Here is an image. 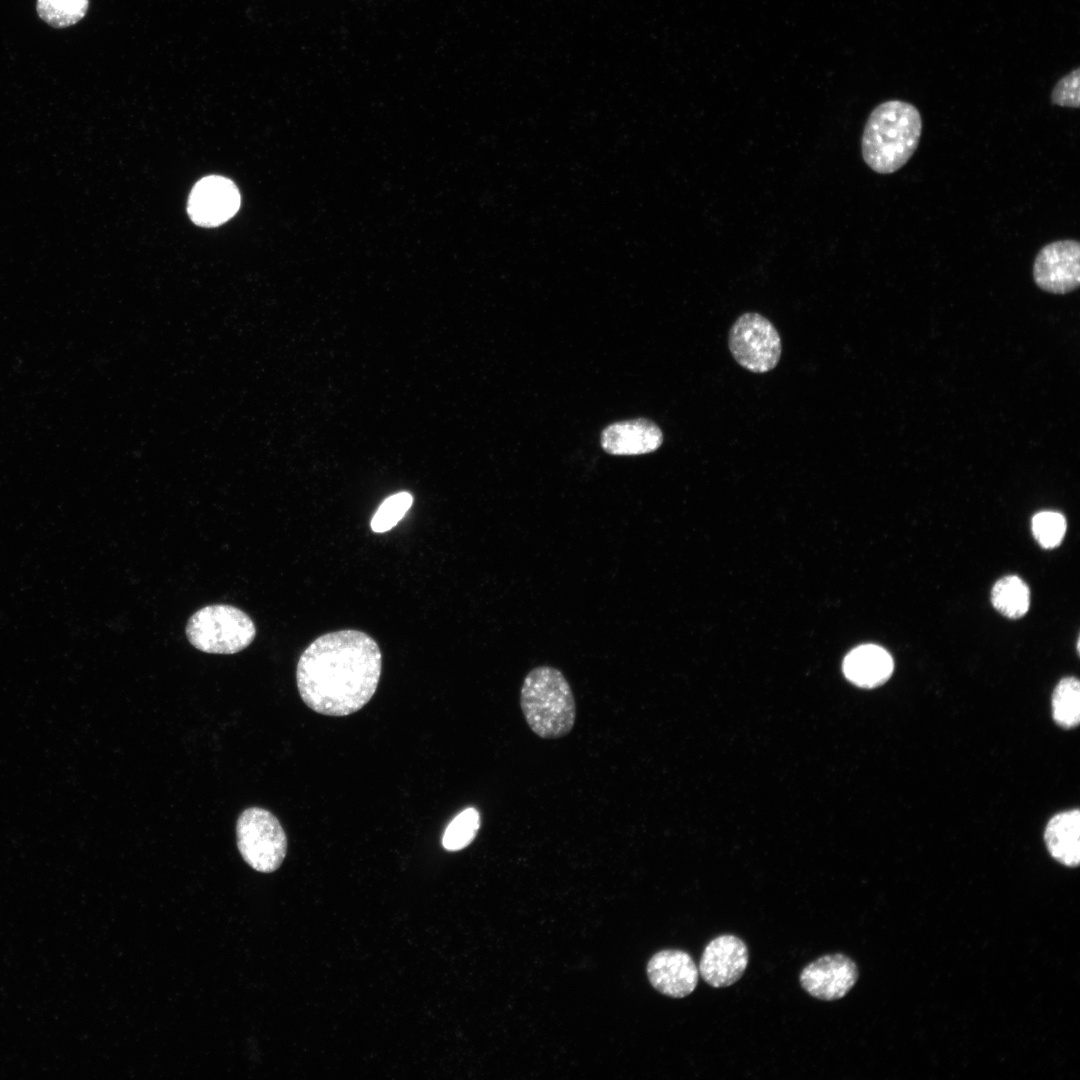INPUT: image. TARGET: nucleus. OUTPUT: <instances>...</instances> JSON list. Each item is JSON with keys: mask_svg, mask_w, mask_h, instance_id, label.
Returning a JSON list of instances; mask_svg holds the SVG:
<instances>
[{"mask_svg": "<svg viewBox=\"0 0 1080 1080\" xmlns=\"http://www.w3.org/2000/svg\"><path fill=\"white\" fill-rule=\"evenodd\" d=\"M382 670L380 648L359 630L323 634L302 652L296 668L303 702L327 716H347L363 708L378 687Z\"/></svg>", "mask_w": 1080, "mask_h": 1080, "instance_id": "nucleus-1", "label": "nucleus"}, {"mask_svg": "<svg viewBox=\"0 0 1080 1080\" xmlns=\"http://www.w3.org/2000/svg\"><path fill=\"white\" fill-rule=\"evenodd\" d=\"M921 133L922 119L914 105L900 100L883 102L872 110L864 126L863 160L876 173H894L912 157Z\"/></svg>", "mask_w": 1080, "mask_h": 1080, "instance_id": "nucleus-2", "label": "nucleus"}, {"mask_svg": "<svg viewBox=\"0 0 1080 1080\" xmlns=\"http://www.w3.org/2000/svg\"><path fill=\"white\" fill-rule=\"evenodd\" d=\"M519 702L526 724L539 738H562L575 725L573 691L555 667L540 665L531 669L523 679Z\"/></svg>", "mask_w": 1080, "mask_h": 1080, "instance_id": "nucleus-3", "label": "nucleus"}, {"mask_svg": "<svg viewBox=\"0 0 1080 1080\" xmlns=\"http://www.w3.org/2000/svg\"><path fill=\"white\" fill-rule=\"evenodd\" d=\"M186 637L205 653L235 654L248 647L256 636L253 620L243 610L214 604L197 610L188 620Z\"/></svg>", "mask_w": 1080, "mask_h": 1080, "instance_id": "nucleus-4", "label": "nucleus"}, {"mask_svg": "<svg viewBox=\"0 0 1080 1080\" xmlns=\"http://www.w3.org/2000/svg\"><path fill=\"white\" fill-rule=\"evenodd\" d=\"M238 850L254 870L270 873L282 864L287 852V836L279 820L260 807L245 809L236 823Z\"/></svg>", "mask_w": 1080, "mask_h": 1080, "instance_id": "nucleus-5", "label": "nucleus"}, {"mask_svg": "<svg viewBox=\"0 0 1080 1080\" xmlns=\"http://www.w3.org/2000/svg\"><path fill=\"white\" fill-rule=\"evenodd\" d=\"M728 347L734 360L753 373H767L779 363L780 335L774 324L756 312L741 314L728 333Z\"/></svg>", "mask_w": 1080, "mask_h": 1080, "instance_id": "nucleus-6", "label": "nucleus"}, {"mask_svg": "<svg viewBox=\"0 0 1080 1080\" xmlns=\"http://www.w3.org/2000/svg\"><path fill=\"white\" fill-rule=\"evenodd\" d=\"M1033 279L1043 291L1067 294L1080 284V244L1065 239L1043 246L1033 264Z\"/></svg>", "mask_w": 1080, "mask_h": 1080, "instance_id": "nucleus-7", "label": "nucleus"}, {"mask_svg": "<svg viewBox=\"0 0 1080 1080\" xmlns=\"http://www.w3.org/2000/svg\"><path fill=\"white\" fill-rule=\"evenodd\" d=\"M239 206L240 194L231 180L222 176H207L193 187L187 210L196 225L215 227L234 216Z\"/></svg>", "mask_w": 1080, "mask_h": 1080, "instance_id": "nucleus-8", "label": "nucleus"}, {"mask_svg": "<svg viewBox=\"0 0 1080 1080\" xmlns=\"http://www.w3.org/2000/svg\"><path fill=\"white\" fill-rule=\"evenodd\" d=\"M858 968L848 956L836 953L821 956L803 968L799 981L812 997L834 1001L845 997L858 980Z\"/></svg>", "mask_w": 1080, "mask_h": 1080, "instance_id": "nucleus-9", "label": "nucleus"}, {"mask_svg": "<svg viewBox=\"0 0 1080 1080\" xmlns=\"http://www.w3.org/2000/svg\"><path fill=\"white\" fill-rule=\"evenodd\" d=\"M749 962V951L744 941L732 934L712 939L704 948L699 973L714 988L728 987L744 974Z\"/></svg>", "mask_w": 1080, "mask_h": 1080, "instance_id": "nucleus-10", "label": "nucleus"}, {"mask_svg": "<svg viewBox=\"0 0 1080 1080\" xmlns=\"http://www.w3.org/2000/svg\"><path fill=\"white\" fill-rule=\"evenodd\" d=\"M646 970L651 985L668 997H686L698 983V968L692 957L683 950L666 949L655 953L648 961Z\"/></svg>", "mask_w": 1080, "mask_h": 1080, "instance_id": "nucleus-11", "label": "nucleus"}, {"mask_svg": "<svg viewBox=\"0 0 1080 1080\" xmlns=\"http://www.w3.org/2000/svg\"><path fill=\"white\" fill-rule=\"evenodd\" d=\"M662 443L663 433L659 426L644 418L613 423L601 435L602 448L618 456L651 453Z\"/></svg>", "mask_w": 1080, "mask_h": 1080, "instance_id": "nucleus-12", "label": "nucleus"}, {"mask_svg": "<svg viewBox=\"0 0 1080 1080\" xmlns=\"http://www.w3.org/2000/svg\"><path fill=\"white\" fill-rule=\"evenodd\" d=\"M893 669L894 662L889 652L874 644L854 648L843 662L846 678L863 688L882 685L890 678Z\"/></svg>", "mask_w": 1080, "mask_h": 1080, "instance_id": "nucleus-13", "label": "nucleus"}, {"mask_svg": "<svg viewBox=\"0 0 1080 1080\" xmlns=\"http://www.w3.org/2000/svg\"><path fill=\"white\" fill-rule=\"evenodd\" d=\"M1044 840L1051 856L1067 867L1080 862V812L1069 810L1054 815L1045 828Z\"/></svg>", "mask_w": 1080, "mask_h": 1080, "instance_id": "nucleus-14", "label": "nucleus"}, {"mask_svg": "<svg viewBox=\"0 0 1080 1080\" xmlns=\"http://www.w3.org/2000/svg\"><path fill=\"white\" fill-rule=\"evenodd\" d=\"M991 602L1003 616L1018 619L1029 609L1030 591L1026 583L1018 576H1005L994 584Z\"/></svg>", "mask_w": 1080, "mask_h": 1080, "instance_id": "nucleus-15", "label": "nucleus"}, {"mask_svg": "<svg viewBox=\"0 0 1080 1080\" xmlns=\"http://www.w3.org/2000/svg\"><path fill=\"white\" fill-rule=\"evenodd\" d=\"M1052 716L1062 728H1074L1080 721V684L1075 677H1065L1052 694Z\"/></svg>", "mask_w": 1080, "mask_h": 1080, "instance_id": "nucleus-16", "label": "nucleus"}, {"mask_svg": "<svg viewBox=\"0 0 1080 1080\" xmlns=\"http://www.w3.org/2000/svg\"><path fill=\"white\" fill-rule=\"evenodd\" d=\"M89 0H37L39 17L54 28H66L86 14Z\"/></svg>", "mask_w": 1080, "mask_h": 1080, "instance_id": "nucleus-17", "label": "nucleus"}, {"mask_svg": "<svg viewBox=\"0 0 1080 1080\" xmlns=\"http://www.w3.org/2000/svg\"><path fill=\"white\" fill-rule=\"evenodd\" d=\"M480 828V813L476 808L468 807L456 815L446 827L442 845L447 851H459L467 847L476 837Z\"/></svg>", "mask_w": 1080, "mask_h": 1080, "instance_id": "nucleus-18", "label": "nucleus"}, {"mask_svg": "<svg viewBox=\"0 0 1080 1080\" xmlns=\"http://www.w3.org/2000/svg\"><path fill=\"white\" fill-rule=\"evenodd\" d=\"M1032 533L1038 544L1044 549L1057 547L1066 532L1064 516L1055 511H1042L1032 518Z\"/></svg>", "mask_w": 1080, "mask_h": 1080, "instance_id": "nucleus-19", "label": "nucleus"}, {"mask_svg": "<svg viewBox=\"0 0 1080 1080\" xmlns=\"http://www.w3.org/2000/svg\"><path fill=\"white\" fill-rule=\"evenodd\" d=\"M413 503V497L408 492H399L386 498L371 520V529L376 533H383L392 529L406 514Z\"/></svg>", "mask_w": 1080, "mask_h": 1080, "instance_id": "nucleus-20", "label": "nucleus"}, {"mask_svg": "<svg viewBox=\"0 0 1080 1080\" xmlns=\"http://www.w3.org/2000/svg\"><path fill=\"white\" fill-rule=\"evenodd\" d=\"M1079 76L1080 69L1076 68L1056 83L1051 93L1053 104L1070 108L1079 107Z\"/></svg>", "mask_w": 1080, "mask_h": 1080, "instance_id": "nucleus-21", "label": "nucleus"}]
</instances>
